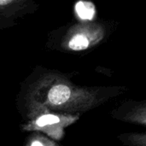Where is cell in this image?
Segmentation results:
<instances>
[{
	"label": "cell",
	"mask_w": 146,
	"mask_h": 146,
	"mask_svg": "<svg viewBox=\"0 0 146 146\" xmlns=\"http://www.w3.org/2000/svg\"><path fill=\"white\" fill-rule=\"evenodd\" d=\"M110 91L111 88L78 86L61 75L49 74L32 85L26 103L29 113L45 110L79 115L104 102Z\"/></svg>",
	"instance_id": "6da1fadb"
},
{
	"label": "cell",
	"mask_w": 146,
	"mask_h": 146,
	"mask_svg": "<svg viewBox=\"0 0 146 146\" xmlns=\"http://www.w3.org/2000/svg\"><path fill=\"white\" fill-rule=\"evenodd\" d=\"M28 117L29 120L22 126L23 131L43 133L52 140H61L65 135V128L80 119L79 115L45 110L29 113Z\"/></svg>",
	"instance_id": "7a4b0ae2"
},
{
	"label": "cell",
	"mask_w": 146,
	"mask_h": 146,
	"mask_svg": "<svg viewBox=\"0 0 146 146\" xmlns=\"http://www.w3.org/2000/svg\"><path fill=\"white\" fill-rule=\"evenodd\" d=\"M105 37V29L99 24L92 21L73 26L67 33L63 42V49L73 51L88 50L99 44Z\"/></svg>",
	"instance_id": "3957f363"
},
{
	"label": "cell",
	"mask_w": 146,
	"mask_h": 146,
	"mask_svg": "<svg viewBox=\"0 0 146 146\" xmlns=\"http://www.w3.org/2000/svg\"><path fill=\"white\" fill-rule=\"evenodd\" d=\"M128 110H128V112L127 114H119L117 115V118L126 121H128V122L145 125V103L133 105Z\"/></svg>",
	"instance_id": "277c9868"
},
{
	"label": "cell",
	"mask_w": 146,
	"mask_h": 146,
	"mask_svg": "<svg viewBox=\"0 0 146 146\" xmlns=\"http://www.w3.org/2000/svg\"><path fill=\"white\" fill-rule=\"evenodd\" d=\"M77 18L82 21H91L96 15V8L93 3L90 1H80L74 7Z\"/></svg>",
	"instance_id": "5b68a950"
},
{
	"label": "cell",
	"mask_w": 146,
	"mask_h": 146,
	"mask_svg": "<svg viewBox=\"0 0 146 146\" xmlns=\"http://www.w3.org/2000/svg\"><path fill=\"white\" fill-rule=\"evenodd\" d=\"M119 139L127 146H146L145 133H127L119 136Z\"/></svg>",
	"instance_id": "8992f818"
},
{
	"label": "cell",
	"mask_w": 146,
	"mask_h": 146,
	"mask_svg": "<svg viewBox=\"0 0 146 146\" xmlns=\"http://www.w3.org/2000/svg\"><path fill=\"white\" fill-rule=\"evenodd\" d=\"M26 146H60L56 144L54 140L40 134V133H33L29 136Z\"/></svg>",
	"instance_id": "52a82bcc"
},
{
	"label": "cell",
	"mask_w": 146,
	"mask_h": 146,
	"mask_svg": "<svg viewBox=\"0 0 146 146\" xmlns=\"http://www.w3.org/2000/svg\"><path fill=\"white\" fill-rule=\"evenodd\" d=\"M24 4V1L21 0H0V12H6L7 14L15 12L19 8Z\"/></svg>",
	"instance_id": "ba28073f"
}]
</instances>
